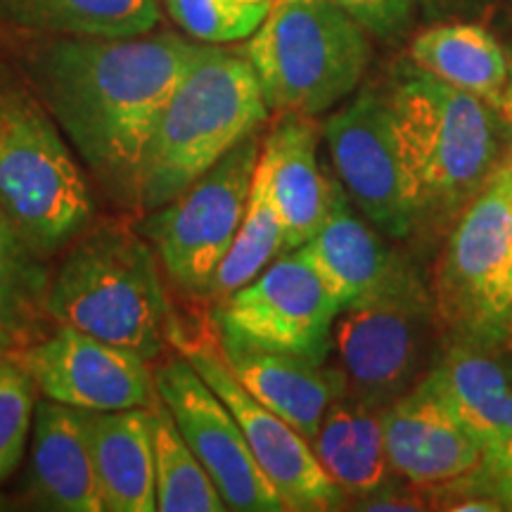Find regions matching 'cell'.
<instances>
[{
	"label": "cell",
	"instance_id": "cell-37",
	"mask_svg": "<svg viewBox=\"0 0 512 512\" xmlns=\"http://www.w3.org/2000/svg\"><path fill=\"white\" fill-rule=\"evenodd\" d=\"M0 505H3V503H0Z\"/></svg>",
	"mask_w": 512,
	"mask_h": 512
},
{
	"label": "cell",
	"instance_id": "cell-5",
	"mask_svg": "<svg viewBox=\"0 0 512 512\" xmlns=\"http://www.w3.org/2000/svg\"><path fill=\"white\" fill-rule=\"evenodd\" d=\"M0 211L38 254L69 247L93 223L86 166L22 69L0 60Z\"/></svg>",
	"mask_w": 512,
	"mask_h": 512
},
{
	"label": "cell",
	"instance_id": "cell-14",
	"mask_svg": "<svg viewBox=\"0 0 512 512\" xmlns=\"http://www.w3.org/2000/svg\"><path fill=\"white\" fill-rule=\"evenodd\" d=\"M46 399L79 411L150 408L159 399L147 358L60 325L17 358Z\"/></svg>",
	"mask_w": 512,
	"mask_h": 512
},
{
	"label": "cell",
	"instance_id": "cell-8",
	"mask_svg": "<svg viewBox=\"0 0 512 512\" xmlns=\"http://www.w3.org/2000/svg\"><path fill=\"white\" fill-rule=\"evenodd\" d=\"M261 136L252 133L164 207L147 211L140 233L178 290L207 299L233 245L252 190Z\"/></svg>",
	"mask_w": 512,
	"mask_h": 512
},
{
	"label": "cell",
	"instance_id": "cell-33",
	"mask_svg": "<svg viewBox=\"0 0 512 512\" xmlns=\"http://www.w3.org/2000/svg\"><path fill=\"white\" fill-rule=\"evenodd\" d=\"M22 335H24V330H17V328H12V325L0 323V358L10 356V351L15 349L19 342H22Z\"/></svg>",
	"mask_w": 512,
	"mask_h": 512
},
{
	"label": "cell",
	"instance_id": "cell-23",
	"mask_svg": "<svg viewBox=\"0 0 512 512\" xmlns=\"http://www.w3.org/2000/svg\"><path fill=\"white\" fill-rule=\"evenodd\" d=\"M434 384L482 446V458L501 437L510 403L508 370L491 349L448 344L430 370Z\"/></svg>",
	"mask_w": 512,
	"mask_h": 512
},
{
	"label": "cell",
	"instance_id": "cell-11",
	"mask_svg": "<svg viewBox=\"0 0 512 512\" xmlns=\"http://www.w3.org/2000/svg\"><path fill=\"white\" fill-rule=\"evenodd\" d=\"M178 347L238 420L256 465L283 498L287 510L342 508L344 491L320 465L309 441L256 401L230 373L216 332L197 339H178Z\"/></svg>",
	"mask_w": 512,
	"mask_h": 512
},
{
	"label": "cell",
	"instance_id": "cell-2",
	"mask_svg": "<svg viewBox=\"0 0 512 512\" xmlns=\"http://www.w3.org/2000/svg\"><path fill=\"white\" fill-rule=\"evenodd\" d=\"M387 100L415 230L451 228L503 166L508 124L491 102L448 86L411 60L394 67Z\"/></svg>",
	"mask_w": 512,
	"mask_h": 512
},
{
	"label": "cell",
	"instance_id": "cell-32",
	"mask_svg": "<svg viewBox=\"0 0 512 512\" xmlns=\"http://www.w3.org/2000/svg\"><path fill=\"white\" fill-rule=\"evenodd\" d=\"M496 0H415L422 15L430 22H451V19H472L482 17Z\"/></svg>",
	"mask_w": 512,
	"mask_h": 512
},
{
	"label": "cell",
	"instance_id": "cell-4",
	"mask_svg": "<svg viewBox=\"0 0 512 512\" xmlns=\"http://www.w3.org/2000/svg\"><path fill=\"white\" fill-rule=\"evenodd\" d=\"M268 114L247 57L202 43L147 145L138 214L181 195L240 140L259 133Z\"/></svg>",
	"mask_w": 512,
	"mask_h": 512
},
{
	"label": "cell",
	"instance_id": "cell-38",
	"mask_svg": "<svg viewBox=\"0 0 512 512\" xmlns=\"http://www.w3.org/2000/svg\"><path fill=\"white\" fill-rule=\"evenodd\" d=\"M510 347H512V344H510Z\"/></svg>",
	"mask_w": 512,
	"mask_h": 512
},
{
	"label": "cell",
	"instance_id": "cell-17",
	"mask_svg": "<svg viewBox=\"0 0 512 512\" xmlns=\"http://www.w3.org/2000/svg\"><path fill=\"white\" fill-rule=\"evenodd\" d=\"M320 131L304 114H278L259 147L254 181L283 221L287 247L299 249L328 219L332 181L318 164Z\"/></svg>",
	"mask_w": 512,
	"mask_h": 512
},
{
	"label": "cell",
	"instance_id": "cell-3",
	"mask_svg": "<svg viewBox=\"0 0 512 512\" xmlns=\"http://www.w3.org/2000/svg\"><path fill=\"white\" fill-rule=\"evenodd\" d=\"M43 311L57 325L136 351L147 361H155L176 332L155 249L126 221L91 223L69 242L48 280Z\"/></svg>",
	"mask_w": 512,
	"mask_h": 512
},
{
	"label": "cell",
	"instance_id": "cell-7",
	"mask_svg": "<svg viewBox=\"0 0 512 512\" xmlns=\"http://www.w3.org/2000/svg\"><path fill=\"white\" fill-rule=\"evenodd\" d=\"M439 330L451 344H512V171L501 166L458 216L434 283Z\"/></svg>",
	"mask_w": 512,
	"mask_h": 512
},
{
	"label": "cell",
	"instance_id": "cell-27",
	"mask_svg": "<svg viewBox=\"0 0 512 512\" xmlns=\"http://www.w3.org/2000/svg\"><path fill=\"white\" fill-rule=\"evenodd\" d=\"M48 290L41 254L0 211V323L24 330Z\"/></svg>",
	"mask_w": 512,
	"mask_h": 512
},
{
	"label": "cell",
	"instance_id": "cell-13",
	"mask_svg": "<svg viewBox=\"0 0 512 512\" xmlns=\"http://www.w3.org/2000/svg\"><path fill=\"white\" fill-rule=\"evenodd\" d=\"M323 133L349 200L387 238H411L413 204L387 93L361 91L325 121Z\"/></svg>",
	"mask_w": 512,
	"mask_h": 512
},
{
	"label": "cell",
	"instance_id": "cell-22",
	"mask_svg": "<svg viewBox=\"0 0 512 512\" xmlns=\"http://www.w3.org/2000/svg\"><path fill=\"white\" fill-rule=\"evenodd\" d=\"M408 60L422 72L494 107L512 79V62L505 48L472 19L434 22V27L413 38Z\"/></svg>",
	"mask_w": 512,
	"mask_h": 512
},
{
	"label": "cell",
	"instance_id": "cell-26",
	"mask_svg": "<svg viewBox=\"0 0 512 512\" xmlns=\"http://www.w3.org/2000/svg\"><path fill=\"white\" fill-rule=\"evenodd\" d=\"M285 252H290V247H287L283 221L266 197L264 188L252 178L245 219L235 233L233 245L223 256L221 266L216 268L207 299L221 302L230 297L235 290L252 283L256 275L264 273Z\"/></svg>",
	"mask_w": 512,
	"mask_h": 512
},
{
	"label": "cell",
	"instance_id": "cell-36",
	"mask_svg": "<svg viewBox=\"0 0 512 512\" xmlns=\"http://www.w3.org/2000/svg\"><path fill=\"white\" fill-rule=\"evenodd\" d=\"M510 62H512V55H510Z\"/></svg>",
	"mask_w": 512,
	"mask_h": 512
},
{
	"label": "cell",
	"instance_id": "cell-29",
	"mask_svg": "<svg viewBox=\"0 0 512 512\" xmlns=\"http://www.w3.org/2000/svg\"><path fill=\"white\" fill-rule=\"evenodd\" d=\"M36 382L12 356L0 358V482L22 463L24 446L34 427Z\"/></svg>",
	"mask_w": 512,
	"mask_h": 512
},
{
	"label": "cell",
	"instance_id": "cell-20",
	"mask_svg": "<svg viewBox=\"0 0 512 512\" xmlns=\"http://www.w3.org/2000/svg\"><path fill=\"white\" fill-rule=\"evenodd\" d=\"M81 420L105 510H157L150 408L81 411Z\"/></svg>",
	"mask_w": 512,
	"mask_h": 512
},
{
	"label": "cell",
	"instance_id": "cell-15",
	"mask_svg": "<svg viewBox=\"0 0 512 512\" xmlns=\"http://www.w3.org/2000/svg\"><path fill=\"white\" fill-rule=\"evenodd\" d=\"M297 252L318 273L339 309L422 287L413 268L384 245L373 223L358 219L339 183L332 185L328 219Z\"/></svg>",
	"mask_w": 512,
	"mask_h": 512
},
{
	"label": "cell",
	"instance_id": "cell-16",
	"mask_svg": "<svg viewBox=\"0 0 512 512\" xmlns=\"http://www.w3.org/2000/svg\"><path fill=\"white\" fill-rule=\"evenodd\" d=\"M389 463L403 482L446 484L482 465V446L427 373L382 411Z\"/></svg>",
	"mask_w": 512,
	"mask_h": 512
},
{
	"label": "cell",
	"instance_id": "cell-35",
	"mask_svg": "<svg viewBox=\"0 0 512 512\" xmlns=\"http://www.w3.org/2000/svg\"><path fill=\"white\" fill-rule=\"evenodd\" d=\"M505 166L512 171V121L508 124V150H505Z\"/></svg>",
	"mask_w": 512,
	"mask_h": 512
},
{
	"label": "cell",
	"instance_id": "cell-21",
	"mask_svg": "<svg viewBox=\"0 0 512 512\" xmlns=\"http://www.w3.org/2000/svg\"><path fill=\"white\" fill-rule=\"evenodd\" d=\"M311 448L332 482L349 496L373 494L396 475L384 446L382 411L344 392L325 411Z\"/></svg>",
	"mask_w": 512,
	"mask_h": 512
},
{
	"label": "cell",
	"instance_id": "cell-28",
	"mask_svg": "<svg viewBox=\"0 0 512 512\" xmlns=\"http://www.w3.org/2000/svg\"><path fill=\"white\" fill-rule=\"evenodd\" d=\"M185 34L202 43L245 41L278 0H159Z\"/></svg>",
	"mask_w": 512,
	"mask_h": 512
},
{
	"label": "cell",
	"instance_id": "cell-30",
	"mask_svg": "<svg viewBox=\"0 0 512 512\" xmlns=\"http://www.w3.org/2000/svg\"><path fill=\"white\" fill-rule=\"evenodd\" d=\"M351 12L368 34L394 38L411 24L415 0H332Z\"/></svg>",
	"mask_w": 512,
	"mask_h": 512
},
{
	"label": "cell",
	"instance_id": "cell-1",
	"mask_svg": "<svg viewBox=\"0 0 512 512\" xmlns=\"http://www.w3.org/2000/svg\"><path fill=\"white\" fill-rule=\"evenodd\" d=\"M200 48L202 41L174 31L36 34L19 55V69L107 200L138 214L147 145Z\"/></svg>",
	"mask_w": 512,
	"mask_h": 512
},
{
	"label": "cell",
	"instance_id": "cell-34",
	"mask_svg": "<svg viewBox=\"0 0 512 512\" xmlns=\"http://www.w3.org/2000/svg\"><path fill=\"white\" fill-rule=\"evenodd\" d=\"M496 110L501 112V117L505 119V124H510V121H512V79L508 83V88H505L501 102H498V105H496Z\"/></svg>",
	"mask_w": 512,
	"mask_h": 512
},
{
	"label": "cell",
	"instance_id": "cell-6",
	"mask_svg": "<svg viewBox=\"0 0 512 512\" xmlns=\"http://www.w3.org/2000/svg\"><path fill=\"white\" fill-rule=\"evenodd\" d=\"M370 34L332 0H278L245 57L268 112L316 114L351 95L370 62Z\"/></svg>",
	"mask_w": 512,
	"mask_h": 512
},
{
	"label": "cell",
	"instance_id": "cell-25",
	"mask_svg": "<svg viewBox=\"0 0 512 512\" xmlns=\"http://www.w3.org/2000/svg\"><path fill=\"white\" fill-rule=\"evenodd\" d=\"M155 446V496L162 512H223L228 505L197 460L162 399L150 406Z\"/></svg>",
	"mask_w": 512,
	"mask_h": 512
},
{
	"label": "cell",
	"instance_id": "cell-9",
	"mask_svg": "<svg viewBox=\"0 0 512 512\" xmlns=\"http://www.w3.org/2000/svg\"><path fill=\"white\" fill-rule=\"evenodd\" d=\"M332 328L344 394L384 408L418 384L434 366L439 320L425 287L339 311Z\"/></svg>",
	"mask_w": 512,
	"mask_h": 512
},
{
	"label": "cell",
	"instance_id": "cell-19",
	"mask_svg": "<svg viewBox=\"0 0 512 512\" xmlns=\"http://www.w3.org/2000/svg\"><path fill=\"white\" fill-rule=\"evenodd\" d=\"M29 489L50 510L105 512L79 408L36 403Z\"/></svg>",
	"mask_w": 512,
	"mask_h": 512
},
{
	"label": "cell",
	"instance_id": "cell-18",
	"mask_svg": "<svg viewBox=\"0 0 512 512\" xmlns=\"http://www.w3.org/2000/svg\"><path fill=\"white\" fill-rule=\"evenodd\" d=\"M221 351L242 387L268 411L292 425L309 444L316 439L330 403L344 392L339 368H325V363L223 342Z\"/></svg>",
	"mask_w": 512,
	"mask_h": 512
},
{
	"label": "cell",
	"instance_id": "cell-24",
	"mask_svg": "<svg viewBox=\"0 0 512 512\" xmlns=\"http://www.w3.org/2000/svg\"><path fill=\"white\" fill-rule=\"evenodd\" d=\"M159 0H0V22L48 36L128 38L162 22Z\"/></svg>",
	"mask_w": 512,
	"mask_h": 512
},
{
	"label": "cell",
	"instance_id": "cell-31",
	"mask_svg": "<svg viewBox=\"0 0 512 512\" xmlns=\"http://www.w3.org/2000/svg\"><path fill=\"white\" fill-rule=\"evenodd\" d=\"M484 484L494 494L505 510H512V394L508 403V415L496 446L482 458V465L477 467Z\"/></svg>",
	"mask_w": 512,
	"mask_h": 512
},
{
	"label": "cell",
	"instance_id": "cell-12",
	"mask_svg": "<svg viewBox=\"0 0 512 512\" xmlns=\"http://www.w3.org/2000/svg\"><path fill=\"white\" fill-rule=\"evenodd\" d=\"M155 387L228 510H287L283 498L256 465L238 420L188 358L164 361L155 373Z\"/></svg>",
	"mask_w": 512,
	"mask_h": 512
},
{
	"label": "cell",
	"instance_id": "cell-10",
	"mask_svg": "<svg viewBox=\"0 0 512 512\" xmlns=\"http://www.w3.org/2000/svg\"><path fill=\"white\" fill-rule=\"evenodd\" d=\"M339 304L297 249L280 254L252 283L216 302L223 344L302 356L325 363Z\"/></svg>",
	"mask_w": 512,
	"mask_h": 512
}]
</instances>
